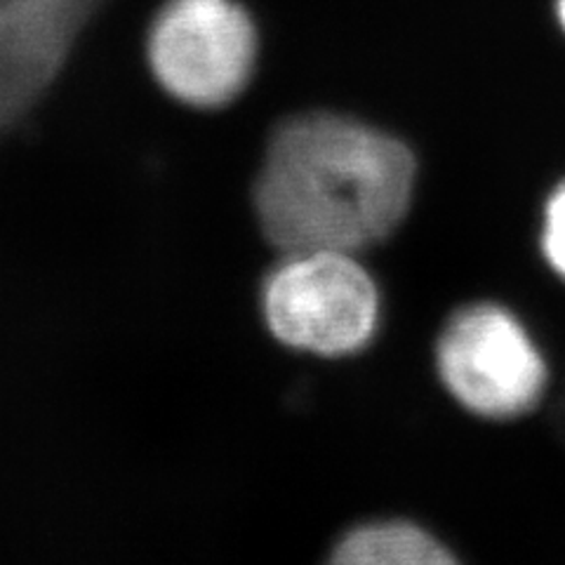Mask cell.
<instances>
[{
  "mask_svg": "<svg viewBox=\"0 0 565 565\" xmlns=\"http://www.w3.org/2000/svg\"><path fill=\"white\" fill-rule=\"evenodd\" d=\"M415 158L398 139L334 114L274 130L253 186L262 234L280 255L359 253L408 212Z\"/></svg>",
  "mask_w": 565,
  "mask_h": 565,
  "instance_id": "6da1fadb",
  "label": "cell"
},
{
  "mask_svg": "<svg viewBox=\"0 0 565 565\" xmlns=\"http://www.w3.org/2000/svg\"><path fill=\"white\" fill-rule=\"evenodd\" d=\"M145 55L166 95L193 109H222L255 74L259 33L241 0H163Z\"/></svg>",
  "mask_w": 565,
  "mask_h": 565,
  "instance_id": "7a4b0ae2",
  "label": "cell"
},
{
  "mask_svg": "<svg viewBox=\"0 0 565 565\" xmlns=\"http://www.w3.org/2000/svg\"><path fill=\"white\" fill-rule=\"evenodd\" d=\"M262 311L286 347L342 356L373 338L380 299L353 253L305 250L282 255L264 280Z\"/></svg>",
  "mask_w": 565,
  "mask_h": 565,
  "instance_id": "3957f363",
  "label": "cell"
},
{
  "mask_svg": "<svg viewBox=\"0 0 565 565\" xmlns=\"http://www.w3.org/2000/svg\"><path fill=\"white\" fill-rule=\"evenodd\" d=\"M438 373L465 408L516 417L540 401L546 370L514 316L500 307L457 313L438 342Z\"/></svg>",
  "mask_w": 565,
  "mask_h": 565,
  "instance_id": "277c9868",
  "label": "cell"
},
{
  "mask_svg": "<svg viewBox=\"0 0 565 565\" xmlns=\"http://www.w3.org/2000/svg\"><path fill=\"white\" fill-rule=\"evenodd\" d=\"M111 0H0V135L47 97Z\"/></svg>",
  "mask_w": 565,
  "mask_h": 565,
  "instance_id": "5b68a950",
  "label": "cell"
},
{
  "mask_svg": "<svg viewBox=\"0 0 565 565\" xmlns=\"http://www.w3.org/2000/svg\"><path fill=\"white\" fill-rule=\"evenodd\" d=\"M332 561L342 565H444L455 556L411 523H373L342 537Z\"/></svg>",
  "mask_w": 565,
  "mask_h": 565,
  "instance_id": "8992f818",
  "label": "cell"
},
{
  "mask_svg": "<svg viewBox=\"0 0 565 565\" xmlns=\"http://www.w3.org/2000/svg\"><path fill=\"white\" fill-rule=\"evenodd\" d=\"M542 245L552 269L565 278V184L558 186L546 203Z\"/></svg>",
  "mask_w": 565,
  "mask_h": 565,
  "instance_id": "52a82bcc",
  "label": "cell"
},
{
  "mask_svg": "<svg viewBox=\"0 0 565 565\" xmlns=\"http://www.w3.org/2000/svg\"><path fill=\"white\" fill-rule=\"evenodd\" d=\"M556 10H558V20H561V24H563V29H565V0H558Z\"/></svg>",
  "mask_w": 565,
  "mask_h": 565,
  "instance_id": "ba28073f",
  "label": "cell"
}]
</instances>
